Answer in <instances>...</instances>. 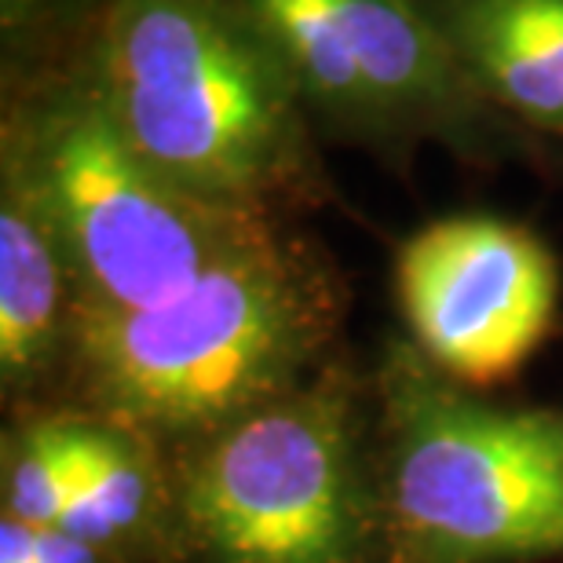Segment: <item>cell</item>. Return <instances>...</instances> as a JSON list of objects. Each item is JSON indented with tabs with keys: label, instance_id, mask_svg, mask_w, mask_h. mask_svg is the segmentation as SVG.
<instances>
[{
	"label": "cell",
	"instance_id": "obj_1",
	"mask_svg": "<svg viewBox=\"0 0 563 563\" xmlns=\"http://www.w3.org/2000/svg\"><path fill=\"white\" fill-rule=\"evenodd\" d=\"M81 59L187 195L292 223L333 201L297 77L245 0H92Z\"/></svg>",
	"mask_w": 563,
	"mask_h": 563
},
{
	"label": "cell",
	"instance_id": "obj_2",
	"mask_svg": "<svg viewBox=\"0 0 563 563\" xmlns=\"http://www.w3.org/2000/svg\"><path fill=\"white\" fill-rule=\"evenodd\" d=\"M347 282L297 223H272L173 297L77 314L63 402L173 446L282 396L344 352Z\"/></svg>",
	"mask_w": 563,
	"mask_h": 563
},
{
	"label": "cell",
	"instance_id": "obj_3",
	"mask_svg": "<svg viewBox=\"0 0 563 563\" xmlns=\"http://www.w3.org/2000/svg\"><path fill=\"white\" fill-rule=\"evenodd\" d=\"M168 457L162 563H388L374 377L352 347Z\"/></svg>",
	"mask_w": 563,
	"mask_h": 563
},
{
	"label": "cell",
	"instance_id": "obj_4",
	"mask_svg": "<svg viewBox=\"0 0 563 563\" xmlns=\"http://www.w3.org/2000/svg\"><path fill=\"white\" fill-rule=\"evenodd\" d=\"M0 179L33 201L81 289V308H146L272 223L165 179L118 125L81 52L15 74L0 110Z\"/></svg>",
	"mask_w": 563,
	"mask_h": 563
},
{
	"label": "cell",
	"instance_id": "obj_5",
	"mask_svg": "<svg viewBox=\"0 0 563 563\" xmlns=\"http://www.w3.org/2000/svg\"><path fill=\"white\" fill-rule=\"evenodd\" d=\"M369 377L388 563H563V407L461 388L399 330Z\"/></svg>",
	"mask_w": 563,
	"mask_h": 563
},
{
	"label": "cell",
	"instance_id": "obj_6",
	"mask_svg": "<svg viewBox=\"0 0 563 563\" xmlns=\"http://www.w3.org/2000/svg\"><path fill=\"white\" fill-rule=\"evenodd\" d=\"M391 292L399 333L424 363L490 396L553 336L563 278L556 253L527 223L454 212L399 242Z\"/></svg>",
	"mask_w": 563,
	"mask_h": 563
},
{
	"label": "cell",
	"instance_id": "obj_7",
	"mask_svg": "<svg viewBox=\"0 0 563 563\" xmlns=\"http://www.w3.org/2000/svg\"><path fill=\"white\" fill-rule=\"evenodd\" d=\"M81 289L33 201L0 179V407H59Z\"/></svg>",
	"mask_w": 563,
	"mask_h": 563
},
{
	"label": "cell",
	"instance_id": "obj_8",
	"mask_svg": "<svg viewBox=\"0 0 563 563\" xmlns=\"http://www.w3.org/2000/svg\"><path fill=\"white\" fill-rule=\"evenodd\" d=\"M59 407H70L74 435V487L59 527L118 563H162L173 523L168 446L103 410Z\"/></svg>",
	"mask_w": 563,
	"mask_h": 563
},
{
	"label": "cell",
	"instance_id": "obj_9",
	"mask_svg": "<svg viewBox=\"0 0 563 563\" xmlns=\"http://www.w3.org/2000/svg\"><path fill=\"white\" fill-rule=\"evenodd\" d=\"M461 70L516 129L563 136V0H418Z\"/></svg>",
	"mask_w": 563,
	"mask_h": 563
},
{
	"label": "cell",
	"instance_id": "obj_10",
	"mask_svg": "<svg viewBox=\"0 0 563 563\" xmlns=\"http://www.w3.org/2000/svg\"><path fill=\"white\" fill-rule=\"evenodd\" d=\"M74 487L70 407L4 413L0 424V516L59 527Z\"/></svg>",
	"mask_w": 563,
	"mask_h": 563
},
{
	"label": "cell",
	"instance_id": "obj_11",
	"mask_svg": "<svg viewBox=\"0 0 563 563\" xmlns=\"http://www.w3.org/2000/svg\"><path fill=\"white\" fill-rule=\"evenodd\" d=\"M0 563H118L63 527H33L0 516Z\"/></svg>",
	"mask_w": 563,
	"mask_h": 563
},
{
	"label": "cell",
	"instance_id": "obj_12",
	"mask_svg": "<svg viewBox=\"0 0 563 563\" xmlns=\"http://www.w3.org/2000/svg\"><path fill=\"white\" fill-rule=\"evenodd\" d=\"M52 0H0V22H4L8 33L26 30L30 22L41 19V11Z\"/></svg>",
	"mask_w": 563,
	"mask_h": 563
}]
</instances>
